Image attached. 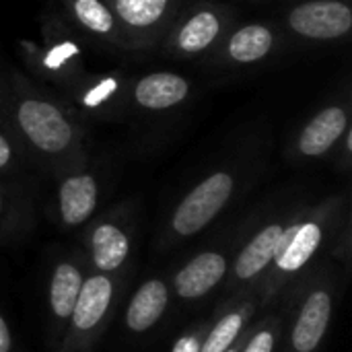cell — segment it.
I'll return each instance as SVG.
<instances>
[{
    "label": "cell",
    "instance_id": "1",
    "mask_svg": "<svg viewBox=\"0 0 352 352\" xmlns=\"http://www.w3.org/2000/svg\"><path fill=\"white\" fill-rule=\"evenodd\" d=\"M340 221L342 212L336 198L295 210L289 227L283 233L278 252L256 291L260 307H268L309 270L314 260L324 252L336 233Z\"/></svg>",
    "mask_w": 352,
    "mask_h": 352
},
{
    "label": "cell",
    "instance_id": "2",
    "mask_svg": "<svg viewBox=\"0 0 352 352\" xmlns=\"http://www.w3.org/2000/svg\"><path fill=\"white\" fill-rule=\"evenodd\" d=\"M283 309V349L280 352H320L330 332L338 280L334 270L324 264L301 278Z\"/></svg>",
    "mask_w": 352,
    "mask_h": 352
},
{
    "label": "cell",
    "instance_id": "3",
    "mask_svg": "<svg viewBox=\"0 0 352 352\" xmlns=\"http://www.w3.org/2000/svg\"><path fill=\"white\" fill-rule=\"evenodd\" d=\"M122 291H124L122 276L89 272L56 351L95 352L97 342L101 340L109 322L116 316V309L122 299Z\"/></svg>",
    "mask_w": 352,
    "mask_h": 352
},
{
    "label": "cell",
    "instance_id": "4",
    "mask_svg": "<svg viewBox=\"0 0 352 352\" xmlns=\"http://www.w3.org/2000/svg\"><path fill=\"white\" fill-rule=\"evenodd\" d=\"M237 177L231 171H214L198 182L171 210L161 233V250L175 248L208 229L233 202Z\"/></svg>",
    "mask_w": 352,
    "mask_h": 352
},
{
    "label": "cell",
    "instance_id": "5",
    "mask_svg": "<svg viewBox=\"0 0 352 352\" xmlns=\"http://www.w3.org/2000/svg\"><path fill=\"white\" fill-rule=\"evenodd\" d=\"M295 210L291 212H274L266 221H262L252 235L233 252L229 274L223 287L221 303L235 299V297H248L256 295L264 274L268 272L285 229L289 227Z\"/></svg>",
    "mask_w": 352,
    "mask_h": 352
},
{
    "label": "cell",
    "instance_id": "6",
    "mask_svg": "<svg viewBox=\"0 0 352 352\" xmlns=\"http://www.w3.org/2000/svg\"><path fill=\"white\" fill-rule=\"evenodd\" d=\"M85 260L91 272L122 276L134 252V221L130 212L111 210L87 223L82 235Z\"/></svg>",
    "mask_w": 352,
    "mask_h": 352
},
{
    "label": "cell",
    "instance_id": "7",
    "mask_svg": "<svg viewBox=\"0 0 352 352\" xmlns=\"http://www.w3.org/2000/svg\"><path fill=\"white\" fill-rule=\"evenodd\" d=\"M87 260L80 252H72L66 256H60L47 278V328L52 334V340L60 342L68 320L72 316V309L76 305V299L80 295L82 283L89 276Z\"/></svg>",
    "mask_w": 352,
    "mask_h": 352
},
{
    "label": "cell",
    "instance_id": "8",
    "mask_svg": "<svg viewBox=\"0 0 352 352\" xmlns=\"http://www.w3.org/2000/svg\"><path fill=\"white\" fill-rule=\"evenodd\" d=\"M16 122L29 144L47 157H60L72 148L74 130L64 113L39 99H25L16 109Z\"/></svg>",
    "mask_w": 352,
    "mask_h": 352
},
{
    "label": "cell",
    "instance_id": "9",
    "mask_svg": "<svg viewBox=\"0 0 352 352\" xmlns=\"http://www.w3.org/2000/svg\"><path fill=\"white\" fill-rule=\"evenodd\" d=\"M231 252L227 248H206L184 262L169 280L171 293L182 303H196L225 287Z\"/></svg>",
    "mask_w": 352,
    "mask_h": 352
},
{
    "label": "cell",
    "instance_id": "10",
    "mask_svg": "<svg viewBox=\"0 0 352 352\" xmlns=\"http://www.w3.org/2000/svg\"><path fill=\"white\" fill-rule=\"evenodd\" d=\"M101 202V186L91 173H70L56 194V221L64 229H76L93 221Z\"/></svg>",
    "mask_w": 352,
    "mask_h": 352
},
{
    "label": "cell",
    "instance_id": "11",
    "mask_svg": "<svg viewBox=\"0 0 352 352\" xmlns=\"http://www.w3.org/2000/svg\"><path fill=\"white\" fill-rule=\"evenodd\" d=\"M260 301L256 295L235 297L219 303L217 320H210L200 352H227L250 328L260 311Z\"/></svg>",
    "mask_w": 352,
    "mask_h": 352
},
{
    "label": "cell",
    "instance_id": "12",
    "mask_svg": "<svg viewBox=\"0 0 352 352\" xmlns=\"http://www.w3.org/2000/svg\"><path fill=\"white\" fill-rule=\"evenodd\" d=\"M173 301L171 285L163 276H151L132 293L124 311V326L130 334H148L169 311Z\"/></svg>",
    "mask_w": 352,
    "mask_h": 352
},
{
    "label": "cell",
    "instance_id": "13",
    "mask_svg": "<svg viewBox=\"0 0 352 352\" xmlns=\"http://www.w3.org/2000/svg\"><path fill=\"white\" fill-rule=\"evenodd\" d=\"M291 27L311 39H334L349 33L352 10L342 2H307L297 6L289 16Z\"/></svg>",
    "mask_w": 352,
    "mask_h": 352
},
{
    "label": "cell",
    "instance_id": "14",
    "mask_svg": "<svg viewBox=\"0 0 352 352\" xmlns=\"http://www.w3.org/2000/svg\"><path fill=\"white\" fill-rule=\"evenodd\" d=\"M349 116L342 107H326L322 109L301 132L299 136V153L303 157L316 159L324 157L346 132Z\"/></svg>",
    "mask_w": 352,
    "mask_h": 352
},
{
    "label": "cell",
    "instance_id": "15",
    "mask_svg": "<svg viewBox=\"0 0 352 352\" xmlns=\"http://www.w3.org/2000/svg\"><path fill=\"white\" fill-rule=\"evenodd\" d=\"M188 95V80L171 72H155L144 76L134 91L138 105L146 109H167L184 101Z\"/></svg>",
    "mask_w": 352,
    "mask_h": 352
},
{
    "label": "cell",
    "instance_id": "16",
    "mask_svg": "<svg viewBox=\"0 0 352 352\" xmlns=\"http://www.w3.org/2000/svg\"><path fill=\"white\" fill-rule=\"evenodd\" d=\"M272 47V33L264 25H248L229 41V54L237 62H254L264 58Z\"/></svg>",
    "mask_w": 352,
    "mask_h": 352
},
{
    "label": "cell",
    "instance_id": "17",
    "mask_svg": "<svg viewBox=\"0 0 352 352\" xmlns=\"http://www.w3.org/2000/svg\"><path fill=\"white\" fill-rule=\"evenodd\" d=\"M283 336V309L252 322L239 352H276Z\"/></svg>",
    "mask_w": 352,
    "mask_h": 352
},
{
    "label": "cell",
    "instance_id": "18",
    "mask_svg": "<svg viewBox=\"0 0 352 352\" xmlns=\"http://www.w3.org/2000/svg\"><path fill=\"white\" fill-rule=\"evenodd\" d=\"M219 31L221 23L212 12H198L179 31V47L184 52H200L214 41Z\"/></svg>",
    "mask_w": 352,
    "mask_h": 352
},
{
    "label": "cell",
    "instance_id": "19",
    "mask_svg": "<svg viewBox=\"0 0 352 352\" xmlns=\"http://www.w3.org/2000/svg\"><path fill=\"white\" fill-rule=\"evenodd\" d=\"M167 0H116L120 19L132 27H148L161 19Z\"/></svg>",
    "mask_w": 352,
    "mask_h": 352
},
{
    "label": "cell",
    "instance_id": "20",
    "mask_svg": "<svg viewBox=\"0 0 352 352\" xmlns=\"http://www.w3.org/2000/svg\"><path fill=\"white\" fill-rule=\"evenodd\" d=\"M29 221L31 212H23V206L14 204L12 198L0 188V243L23 233Z\"/></svg>",
    "mask_w": 352,
    "mask_h": 352
},
{
    "label": "cell",
    "instance_id": "21",
    "mask_svg": "<svg viewBox=\"0 0 352 352\" xmlns=\"http://www.w3.org/2000/svg\"><path fill=\"white\" fill-rule=\"evenodd\" d=\"M74 12L78 21L95 33H107L113 25L111 12L99 0H76Z\"/></svg>",
    "mask_w": 352,
    "mask_h": 352
},
{
    "label": "cell",
    "instance_id": "22",
    "mask_svg": "<svg viewBox=\"0 0 352 352\" xmlns=\"http://www.w3.org/2000/svg\"><path fill=\"white\" fill-rule=\"evenodd\" d=\"M210 326V320H204V322H198L194 324L192 328H188L173 344L171 352H200L202 346V340L206 336V330Z\"/></svg>",
    "mask_w": 352,
    "mask_h": 352
},
{
    "label": "cell",
    "instance_id": "23",
    "mask_svg": "<svg viewBox=\"0 0 352 352\" xmlns=\"http://www.w3.org/2000/svg\"><path fill=\"white\" fill-rule=\"evenodd\" d=\"M113 91H116V80L107 78V80H103L97 89H93L91 93H87L85 103H87V105H99V103L105 101Z\"/></svg>",
    "mask_w": 352,
    "mask_h": 352
},
{
    "label": "cell",
    "instance_id": "24",
    "mask_svg": "<svg viewBox=\"0 0 352 352\" xmlns=\"http://www.w3.org/2000/svg\"><path fill=\"white\" fill-rule=\"evenodd\" d=\"M76 52V47L74 45H70V43H64V45H60V47H56V50H52L50 54H47V58H45V64L47 66H58L64 58H68V56H72Z\"/></svg>",
    "mask_w": 352,
    "mask_h": 352
},
{
    "label": "cell",
    "instance_id": "25",
    "mask_svg": "<svg viewBox=\"0 0 352 352\" xmlns=\"http://www.w3.org/2000/svg\"><path fill=\"white\" fill-rule=\"evenodd\" d=\"M12 157H14V153H12V144H10V142H8V138L0 132V171H4V169H8V167H10Z\"/></svg>",
    "mask_w": 352,
    "mask_h": 352
},
{
    "label": "cell",
    "instance_id": "26",
    "mask_svg": "<svg viewBox=\"0 0 352 352\" xmlns=\"http://www.w3.org/2000/svg\"><path fill=\"white\" fill-rule=\"evenodd\" d=\"M0 352H12V332L2 314H0Z\"/></svg>",
    "mask_w": 352,
    "mask_h": 352
},
{
    "label": "cell",
    "instance_id": "27",
    "mask_svg": "<svg viewBox=\"0 0 352 352\" xmlns=\"http://www.w3.org/2000/svg\"><path fill=\"white\" fill-rule=\"evenodd\" d=\"M245 332H248V330H245ZM245 332L241 334V338H239V340H237V342H235V344H233V346H231V349H229L227 352H239V351H241V346H243V340H245Z\"/></svg>",
    "mask_w": 352,
    "mask_h": 352
}]
</instances>
